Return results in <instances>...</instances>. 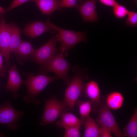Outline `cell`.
Wrapping results in <instances>:
<instances>
[{"mask_svg": "<svg viewBox=\"0 0 137 137\" xmlns=\"http://www.w3.org/2000/svg\"><path fill=\"white\" fill-rule=\"evenodd\" d=\"M105 99L106 104L109 108L116 110L122 107L124 97L121 93L115 91L108 94Z\"/></svg>", "mask_w": 137, "mask_h": 137, "instance_id": "cell-16", "label": "cell"}, {"mask_svg": "<svg viewBox=\"0 0 137 137\" xmlns=\"http://www.w3.org/2000/svg\"><path fill=\"white\" fill-rule=\"evenodd\" d=\"M113 8L114 15L118 19H122L126 17L129 11L125 7L118 3Z\"/></svg>", "mask_w": 137, "mask_h": 137, "instance_id": "cell-22", "label": "cell"}, {"mask_svg": "<svg viewBox=\"0 0 137 137\" xmlns=\"http://www.w3.org/2000/svg\"><path fill=\"white\" fill-rule=\"evenodd\" d=\"M4 15H1L0 20V51L4 58L6 65L10 68L11 31L9 24L6 23Z\"/></svg>", "mask_w": 137, "mask_h": 137, "instance_id": "cell-8", "label": "cell"}, {"mask_svg": "<svg viewBox=\"0 0 137 137\" xmlns=\"http://www.w3.org/2000/svg\"><path fill=\"white\" fill-rule=\"evenodd\" d=\"M3 56L0 51V77H4L5 76V70L3 66Z\"/></svg>", "mask_w": 137, "mask_h": 137, "instance_id": "cell-29", "label": "cell"}, {"mask_svg": "<svg viewBox=\"0 0 137 137\" xmlns=\"http://www.w3.org/2000/svg\"><path fill=\"white\" fill-rule=\"evenodd\" d=\"M8 80L5 88L7 92H11L13 97L16 99L19 96L18 92L24 81L21 78L15 65L11 66L8 71Z\"/></svg>", "mask_w": 137, "mask_h": 137, "instance_id": "cell-11", "label": "cell"}, {"mask_svg": "<svg viewBox=\"0 0 137 137\" xmlns=\"http://www.w3.org/2000/svg\"><path fill=\"white\" fill-rule=\"evenodd\" d=\"M57 42L56 36H53L44 45L35 49L31 55L33 61L38 64H42L52 58L58 51L56 46Z\"/></svg>", "mask_w": 137, "mask_h": 137, "instance_id": "cell-9", "label": "cell"}, {"mask_svg": "<svg viewBox=\"0 0 137 137\" xmlns=\"http://www.w3.org/2000/svg\"><path fill=\"white\" fill-rule=\"evenodd\" d=\"M111 132L108 129L100 126V137H112Z\"/></svg>", "mask_w": 137, "mask_h": 137, "instance_id": "cell-27", "label": "cell"}, {"mask_svg": "<svg viewBox=\"0 0 137 137\" xmlns=\"http://www.w3.org/2000/svg\"><path fill=\"white\" fill-rule=\"evenodd\" d=\"M84 93L86 97L89 98L94 110L95 107L98 106L100 103V91L98 83L94 80L85 83Z\"/></svg>", "mask_w": 137, "mask_h": 137, "instance_id": "cell-13", "label": "cell"}, {"mask_svg": "<svg viewBox=\"0 0 137 137\" xmlns=\"http://www.w3.org/2000/svg\"><path fill=\"white\" fill-rule=\"evenodd\" d=\"M64 57L62 53L60 52L42 64L41 68V74L52 72L68 85L71 81V77L68 74L71 65Z\"/></svg>", "mask_w": 137, "mask_h": 137, "instance_id": "cell-4", "label": "cell"}, {"mask_svg": "<svg viewBox=\"0 0 137 137\" xmlns=\"http://www.w3.org/2000/svg\"><path fill=\"white\" fill-rule=\"evenodd\" d=\"M87 70L80 68L78 65L72 69L73 75L65 90L64 100L71 110H73L78 98L84 93V81L88 77Z\"/></svg>", "mask_w": 137, "mask_h": 137, "instance_id": "cell-1", "label": "cell"}, {"mask_svg": "<svg viewBox=\"0 0 137 137\" xmlns=\"http://www.w3.org/2000/svg\"><path fill=\"white\" fill-rule=\"evenodd\" d=\"M76 104L79 108L80 119L83 122L93 111L92 104L89 100L84 102L78 100Z\"/></svg>", "mask_w": 137, "mask_h": 137, "instance_id": "cell-21", "label": "cell"}, {"mask_svg": "<svg viewBox=\"0 0 137 137\" xmlns=\"http://www.w3.org/2000/svg\"><path fill=\"white\" fill-rule=\"evenodd\" d=\"M60 120L56 122V125L61 128H65L72 126L82 125L83 122L73 114L66 112L63 113Z\"/></svg>", "mask_w": 137, "mask_h": 137, "instance_id": "cell-14", "label": "cell"}, {"mask_svg": "<svg viewBox=\"0 0 137 137\" xmlns=\"http://www.w3.org/2000/svg\"><path fill=\"white\" fill-rule=\"evenodd\" d=\"M82 125H77L65 129L64 137H79L81 136L80 130Z\"/></svg>", "mask_w": 137, "mask_h": 137, "instance_id": "cell-23", "label": "cell"}, {"mask_svg": "<svg viewBox=\"0 0 137 137\" xmlns=\"http://www.w3.org/2000/svg\"><path fill=\"white\" fill-rule=\"evenodd\" d=\"M22 32L32 38L37 37L46 32L54 33L56 32L55 30L50 27L46 23L40 21L34 22L28 25L24 29Z\"/></svg>", "mask_w": 137, "mask_h": 137, "instance_id": "cell-12", "label": "cell"}, {"mask_svg": "<svg viewBox=\"0 0 137 137\" xmlns=\"http://www.w3.org/2000/svg\"><path fill=\"white\" fill-rule=\"evenodd\" d=\"M44 110L39 124L45 126L53 124L63 112L70 110L63 100L61 101L56 97H52L45 101Z\"/></svg>", "mask_w": 137, "mask_h": 137, "instance_id": "cell-5", "label": "cell"}, {"mask_svg": "<svg viewBox=\"0 0 137 137\" xmlns=\"http://www.w3.org/2000/svg\"><path fill=\"white\" fill-rule=\"evenodd\" d=\"M78 0H60L58 10L64 8H77L79 4Z\"/></svg>", "mask_w": 137, "mask_h": 137, "instance_id": "cell-25", "label": "cell"}, {"mask_svg": "<svg viewBox=\"0 0 137 137\" xmlns=\"http://www.w3.org/2000/svg\"><path fill=\"white\" fill-rule=\"evenodd\" d=\"M30 0H13L11 4L4 10V14L7 12Z\"/></svg>", "mask_w": 137, "mask_h": 137, "instance_id": "cell-26", "label": "cell"}, {"mask_svg": "<svg viewBox=\"0 0 137 137\" xmlns=\"http://www.w3.org/2000/svg\"><path fill=\"white\" fill-rule=\"evenodd\" d=\"M124 136H137V109L135 108L133 113L128 123L123 128Z\"/></svg>", "mask_w": 137, "mask_h": 137, "instance_id": "cell-18", "label": "cell"}, {"mask_svg": "<svg viewBox=\"0 0 137 137\" xmlns=\"http://www.w3.org/2000/svg\"><path fill=\"white\" fill-rule=\"evenodd\" d=\"M100 2L105 6L113 7L118 3L115 0H99Z\"/></svg>", "mask_w": 137, "mask_h": 137, "instance_id": "cell-28", "label": "cell"}, {"mask_svg": "<svg viewBox=\"0 0 137 137\" xmlns=\"http://www.w3.org/2000/svg\"><path fill=\"white\" fill-rule=\"evenodd\" d=\"M85 127L84 136L100 137V128L98 124L89 115L83 122Z\"/></svg>", "mask_w": 137, "mask_h": 137, "instance_id": "cell-17", "label": "cell"}, {"mask_svg": "<svg viewBox=\"0 0 137 137\" xmlns=\"http://www.w3.org/2000/svg\"><path fill=\"white\" fill-rule=\"evenodd\" d=\"M4 8L0 6V14L4 15Z\"/></svg>", "mask_w": 137, "mask_h": 137, "instance_id": "cell-30", "label": "cell"}, {"mask_svg": "<svg viewBox=\"0 0 137 137\" xmlns=\"http://www.w3.org/2000/svg\"><path fill=\"white\" fill-rule=\"evenodd\" d=\"M23 114V112L15 109L9 100L0 104V124L7 125L11 130H17L19 127L18 122Z\"/></svg>", "mask_w": 137, "mask_h": 137, "instance_id": "cell-6", "label": "cell"}, {"mask_svg": "<svg viewBox=\"0 0 137 137\" xmlns=\"http://www.w3.org/2000/svg\"><path fill=\"white\" fill-rule=\"evenodd\" d=\"M9 24L11 31L10 50L11 53L15 51L22 40L21 39L20 30L19 28L13 23Z\"/></svg>", "mask_w": 137, "mask_h": 137, "instance_id": "cell-19", "label": "cell"}, {"mask_svg": "<svg viewBox=\"0 0 137 137\" xmlns=\"http://www.w3.org/2000/svg\"><path fill=\"white\" fill-rule=\"evenodd\" d=\"M125 22L127 25L132 27L137 26V13L136 12L129 11L127 14Z\"/></svg>", "mask_w": 137, "mask_h": 137, "instance_id": "cell-24", "label": "cell"}, {"mask_svg": "<svg viewBox=\"0 0 137 137\" xmlns=\"http://www.w3.org/2000/svg\"><path fill=\"white\" fill-rule=\"evenodd\" d=\"M95 121L100 126L109 129L116 137L124 136L114 116L106 104H102L99 108Z\"/></svg>", "mask_w": 137, "mask_h": 137, "instance_id": "cell-7", "label": "cell"}, {"mask_svg": "<svg viewBox=\"0 0 137 137\" xmlns=\"http://www.w3.org/2000/svg\"><path fill=\"white\" fill-rule=\"evenodd\" d=\"M45 23L50 28L57 32L55 36L57 42H60L58 50L62 52L64 57L68 55V50L81 42H87V31H75L67 30L56 26L47 19Z\"/></svg>", "mask_w": 137, "mask_h": 137, "instance_id": "cell-2", "label": "cell"}, {"mask_svg": "<svg viewBox=\"0 0 137 137\" xmlns=\"http://www.w3.org/2000/svg\"><path fill=\"white\" fill-rule=\"evenodd\" d=\"M59 78L56 75L50 77L42 74L36 76L32 73L29 74L23 80L27 93L23 97V100L28 104H39V100L37 98L39 94L51 82Z\"/></svg>", "mask_w": 137, "mask_h": 137, "instance_id": "cell-3", "label": "cell"}, {"mask_svg": "<svg viewBox=\"0 0 137 137\" xmlns=\"http://www.w3.org/2000/svg\"><path fill=\"white\" fill-rule=\"evenodd\" d=\"M60 0H30L38 6L44 14L49 15L58 10Z\"/></svg>", "mask_w": 137, "mask_h": 137, "instance_id": "cell-15", "label": "cell"}, {"mask_svg": "<svg viewBox=\"0 0 137 137\" xmlns=\"http://www.w3.org/2000/svg\"><path fill=\"white\" fill-rule=\"evenodd\" d=\"M81 3L77 9L84 22H96L98 20L96 8V0H78Z\"/></svg>", "mask_w": 137, "mask_h": 137, "instance_id": "cell-10", "label": "cell"}, {"mask_svg": "<svg viewBox=\"0 0 137 137\" xmlns=\"http://www.w3.org/2000/svg\"><path fill=\"white\" fill-rule=\"evenodd\" d=\"M35 49L30 41H22L14 53L21 57L26 58L31 55Z\"/></svg>", "mask_w": 137, "mask_h": 137, "instance_id": "cell-20", "label": "cell"}]
</instances>
